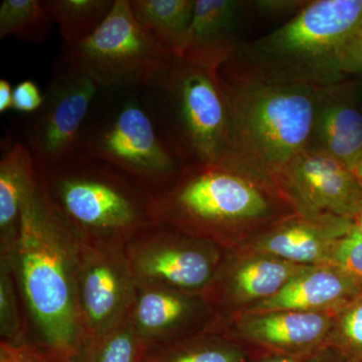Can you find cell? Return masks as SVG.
<instances>
[{"mask_svg": "<svg viewBox=\"0 0 362 362\" xmlns=\"http://www.w3.org/2000/svg\"><path fill=\"white\" fill-rule=\"evenodd\" d=\"M78 240L49 206L40 180L26 195L11 259L25 307L28 341L66 362L86 346L78 310Z\"/></svg>", "mask_w": 362, "mask_h": 362, "instance_id": "6da1fadb", "label": "cell"}, {"mask_svg": "<svg viewBox=\"0 0 362 362\" xmlns=\"http://www.w3.org/2000/svg\"><path fill=\"white\" fill-rule=\"evenodd\" d=\"M292 213V207L270 185L220 164H188L168 187L152 192L154 223L225 250L239 247Z\"/></svg>", "mask_w": 362, "mask_h": 362, "instance_id": "7a4b0ae2", "label": "cell"}, {"mask_svg": "<svg viewBox=\"0 0 362 362\" xmlns=\"http://www.w3.org/2000/svg\"><path fill=\"white\" fill-rule=\"evenodd\" d=\"M230 121L228 166L270 185L310 146L324 88L262 82L218 71Z\"/></svg>", "mask_w": 362, "mask_h": 362, "instance_id": "3957f363", "label": "cell"}, {"mask_svg": "<svg viewBox=\"0 0 362 362\" xmlns=\"http://www.w3.org/2000/svg\"><path fill=\"white\" fill-rule=\"evenodd\" d=\"M362 25V0H311L287 23L242 45L225 70L262 82L337 85L345 47Z\"/></svg>", "mask_w": 362, "mask_h": 362, "instance_id": "277c9868", "label": "cell"}, {"mask_svg": "<svg viewBox=\"0 0 362 362\" xmlns=\"http://www.w3.org/2000/svg\"><path fill=\"white\" fill-rule=\"evenodd\" d=\"M37 168L45 199L80 242L124 247L154 223L152 192L108 162L74 153Z\"/></svg>", "mask_w": 362, "mask_h": 362, "instance_id": "5b68a950", "label": "cell"}, {"mask_svg": "<svg viewBox=\"0 0 362 362\" xmlns=\"http://www.w3.org/2000/svg\"><path fill=\"white\" fill-rule=\"evenodd\" d=\"M143 104L181 165H228L230 121L216 71L169 57L140 88Z\"/></svg>", "mask_w": 362, "mask_h": 362, "instance_id": "8992f818", "label": "cell"}, {"mask_svg": "<svg viewBox=\"0 0 362 362\" xmlns=\"http://www.w3.org/2000/svg\"><path fill=\"white\" fill-rule=\"evenodd\" d=\"M75 153L108 162L151 192L168 187L182 168L145 108L140 88L100 90Z\"/></svg>", "mask_w": 362, "mask_h": 362, "instance_id": "52a82bcc", "label": "cell"}, {"mask_svg": "<svg viewBox=\"0 0 362 362\" xmlns=\"http://www.w3.org/2000/svg\"><path fill=\"white\" fill-rule=\"evenodd\" d=\"M62 54L100 90L141 88L171 57L138 25L129 0H115L96 32Z\"/></svg>", "mask_w": 362, "mask_h": 362, "instance_id": "ba28073f", "label": "cell"}, {"mask_svg": "<svg viewBox=\"0 0 362 362\" xmlns=\"http://www.w3.org/2000/svg\"><path fill=\"white\" fill-rule=\"evenodd\" d=\"M136 284L161 286L202 294L226 250L164 223L135 233L123 247Z\"/></svg>", "mask_w": 362, "mask_h": 362, "instance_id": "9c48e42d", "label": "cell"}, {"mask_svg": "<svg viewBox=\"0 0 362 362\" xmlns=\"http://www.w3.org/2000/svg\"><path fill=\"white\" fill-rule=\"evenodd\" d=\"M99 87L61 54L52 69L42 107L26 123V146L40 168L75 153Z\"/></svg>", "mask_w": 362, "mask_h": 362, "instance_id": "30bf717a", "label": "cell"}, {"mask_svg": "<svg viewBox=\"0 0 362 362\" xmlns=\"http://www.w3.org/2000/svg\"><path fill=\"white\" fill-rule=\"evenodd\" d=\"M76 284L87 346L129 315L136 282L123 247L87 244L78 240Z\"/></svg>", "mask_w": 362, "mask_h": 362, "instance_id": "8fae6325", "label": "cell"}, {"mask_svg": "<svg viewBox=\"0 0 362 362\" xmlns=\"http://www.w3.org/2000/svg\"><path fill=\"white\" fill-rule=\"evenodd\" d=\"M275 187L295 213L303 214L352 221L362 202V187L351 169L312 145L283 169Z\"/></svg>", "mask_w": 362, "mask_h": 362, "instance_id": "7c38bea8", "label": "cell"}, {"mask_svg": "<svg viewBox=\"0 0 362 362\" xmlns=\"http://www.w3.org/2000/svg\"><path fill=\"white\" fill-rule=\"evenodd\" d=\"M337 312H242L216 317L207 331L250 349L289 356H310L325 346Z\"/></svg>", "mask_w": 362, "mask_h": 362, "instance_id": "4fadbf2b", "label": "cell"}, {"mask_svg": "<svg viewBox=\"0 0 362 362\" xmlns=\"http://www.w3.org/2000/svg\"><path fill=\"white\" fill-rule=\"evenodd\" d=\"M309 266L250 250H226L216 275L202 293L216 317L240 313L277 294Z\"/></svg>", "mask_w": 362, "mask_h": 362, "instance_id": "5bb4252c", "label": "cell"}, {"mask_svg": "<svg viewBox=\"0 0 362 362\" xmlns=\"http://www.w3.org/2000/svg\"><path fill=\"white\" fill-rule=\"evenodd\" d=\"M129 318L147 350L209 330L216 313L202 294L136 284Z\"/></svg>", "mask_w": 362, "mask_h": 362, "instance_id": "9a60e30c", "label": "cell"}, {"mask_svg": "<svg viewBox=\"0 0 362 362\" xmlns=\"http://www.w3.org/2000/svg\"><path fill=\"white\" fill-rule=\"evenodd\" d=\"M352 225L349 218L332 214L292 213L262 228L237 247L265 252L296 265H329L335 245Z\"/></svg>", "mask_w": 362, "mask_h": 362, "instance_id": "2e32d148", "label": "cell"}, {"mask_svg": "<svg viewBox=\"0 0 362 362\" xmlns=\"http://www.w3.org/2000/svg\"><path fill=\"white\" fill-rule=\"evenodd\" d=\"M245 2L195 0L194 18L178 58L211 71L235 58L240 47L239 32Z\"/></svg>", "mask_w": 362, "mask_h": 362, "instance_id": "e0dca14e", "label": "cell"}, {"mask_svg": "<svg viewBox=\"0 0 362 362\" xmlns=\"http://www.w3.org/2000/svg\"><path fill=\"white\" fill-rule=\"evenodd\" d=\"M361 295V283L338 267L309 266L277 294L243 312H338Z\"/></svg>", "mask_w": 362, "mask_h": 362, "instance_id": "ac0fdd59", "label": "cell"}, {"mask_svg": "<svg viewBox=\"0 0 362 362\" xmlns=\"http://www.w3.org/2000/svg\"><path fill=\"white\" fill-rule=\"evenodd\" d=\"M312 146L354 168L362 154V114L338 84L326 87L317 104Z\"/></svg>", "mask_w": 362, "mask_h": 362, "instance_id": "d6986e66", "label": "cell"}, {"mask_svg": "<svg viewBox=\"0 0 362 362\" xmlns=\"http://www.w3.org/2000/svg\"><path fill=\"white\" fill-rule=\"evenodd\" d=\"M37 178V162L25 143L9 144L0 159V257L13 254L23 204Z\"/></svg>", "mask_w": 362, "mask_h": 362, "instance_id": "ffe728a7", "label": "cell"}, {"mask_svg": "<svg viewBox=\"0 0 362 362\" xmlns=\"http://www.w3.org/2000/svg\"><path fill=\"white\" fill-rule=\"evenodd\" d=\"M143 30L171 57H180L194 18L195 0H129Z\"/></svg>", "mask_w": 362, "mask_h": 362, "instance_id": "44dd1931", "label": "cell"}, {"mask_svg": "<svg viewBox=\"0 0 362 362\" xmlns=\"http://www.w3.org/2000/svg\"><path fill=\"white\" fill-rule=\"evenodd\" d=\"M251 358L250 347L204 331L145 350L141 362H247Z\"/></svg>", "mask_w": 362, "mask_h": 362, "instance_id": "7402d4cb", "label": "cell"}, {"mask_svg": "<svg viewBox=\"0 0 362 362\" xmlns=\"http://www.w3.org/2000/svg\"><path fill=\"white\" fill-rule=\"evenodd\" d=\"M57 25L52 0H4L0 4V39L16 37L40 42Z\"/></svg>", "mask_w": 362, "mask_h": 362, "instance_id": "603a6c76", "label": "cell"}, {"mask_svg": "<svg viewBox=\"0 0 362 362\" xmlns=\"http://www.w3.org/2000/svg\"><path fill=\"white\" fill-rule=\"evenodd\" d=\"M52 4L64 45H75L96 32L115 0H52Z\"/></svg>", "mask_w": 362, "mask_h": 362, "instance_id": "cb8c5ba5", "label": "cell"}, {"mask_svg": "<svg viewBox=\"0 0 362 362\" xmlns=\"http://www.w3.org/2000/svg\"><path fill=\"white\" fill-rule=\"evenodd\" d=\"M28 341L25 307L11 259L0 257V342L20 346Z\"/></svg>", "mask_w": 362, "mask_h": 362, "instance_id": "d4e9b609", "label": "cell"}, {"mask_svg": "<svg viewBox=\"0 0 362 362\" xmlns=\"http://www.w3.org/2000/svg\"><path fill=\"white\" fill-rule=\"evenodd\" d=\"M144 351L128 315L120 325L88 344L81 362H141Z\"/></svg>", "mask_w": 362, "mask_h": 362, "instance_id": "484cf974", "label": "cell"}, {"mask_svg": "<svg viewBox=\"0 0 362 362\" xmlns=\"http://www.w3.org/2000/svg\"><path fill=\"white\" fill-rule=\"evenodd\" d=\"M325 346L345 362H362V295L337 312Z\"/></svg>", "mask_w": 362, "mask_h": 362, "instance_id": "4316f807", "label": "cell"}, {"mask_svg": "<svg viewBox=\"0 0 362 362\" xmlns=\"http://www.w3.org/2000/svg\"><path fill=\"white\" fill-rule=\"evenodd\" d=\"M329 265L346 272L362 285V235L354 225L335 245Z\"/></svg>", "mask_w": 362, "mask_h": 362, "instance_id": "83f0119b", "label": "cell"}, {"mask_svg": "<svg viewBox=\"0 0 362 362\" xmlns=\"http://www.w3.org/2000/svg\"><path fill=\"white\" fill-rule=\"evenodd\" d=\"M0 362H66L49 352L26 343L20 346L0 342Z\"/></svg>", "mask_w": 362, "mask_h": 362, "instance_id": "f1b7e54d", "label": "cell"}, {"mask_svg": "<svg viewBox=\"0 0 362 362\" xmlns=\"http://www.w3.org/2000/svg\"><path fill=\"white\" fill-rule=\"evenodd\" d=\"M45 95L35 83L30 80L23 81L13 88V109L32 115L42 107Z\"/></svg>", "mask_w": 362, "mask_h": 362, "instance_id": "f546056e", "label": "cell"}, {"mask_svg": "<svg viewBox=\"0 0 362 362\" xmlns=\"http://www.w3.org/2000/svg\"><path fill=\"white\" fill-rule=\"evenodd\" d=\"M343 76L362 74V25L345 47L341 59Z\"/></svg>", "mask_w": 362, "mask_h": 362, "instance_id": "4dcf8cb0", "label": "cell"}, {"mask_svg": "<svg viewBox=\"0 0 362 362\" xmlns=\"http://www.w3.org/2000/svg\"><path fill=\"white\" fill-rule=\"evenodd\" d=\"M308 1L302 0H263L255 2L261 13L267 14H284L293 13L295 14L306 6Z\"/></svg>", "mask_w": 362, "mask_h": 362, "instance_id": "1f68e13d", "label": "cell"}, {"mask_svg": "<svg viewBox=\"0 0 362 362\" xmlns=\"http://www.w3.org/2000/svg\"><path fill=\"white\" fill-rule=\"evenodd\" d=\"M303 362H345L341 356L328 346H323L310 354Z\"/></svg>", "mask_w": 362, "mask_h": 362, "instance_id": "d6a6232c", "label": "cell"}, {"mask_svg": "<svg viewBox=\"0 0 362 362\" xmlns=\"http://www.w3.org/2000/svg\"><path fill=\"white\" fill-rule=\"evenodd\" d=\"M13 107V89L6 78L0 80V113H4Z\"/></svg>", "mask_w": 362, "mask_h": 362, "instance_id": "836d02e7", "label": "cell"}, {"mask_svg": "<svg viewBox=\"0 0 362 362\" xmlns=\"http://www.w3.org/2000/svg\"><path fill=\"white\" fill-rule=\"evenodd\" d=\"M309 356H289L282 354H264L247 362H303Z\"/></svg>", "mask_w": 362, "mask_h": 362, "instance_id": "e575fe53", "label": "cell"}, {"mask_svg": "<svg viewBox=\"0 0 362 362\" xmlns=\"http://www.w3.org/2000/svg\"><path fill=\"white\" fill-rule=\"evenodd\" d=\"M351 171L362 187V154L359 156V158L357 159L356 163H354V168H351Z\"/></svg>", "mask_w": 362, "mask_h": 362, "instance_id": "d590c367", "label": "cell"}, {"mask_svg": "<svg viewBox=\"0 0 362 362\" xmlns=\"http://www.w3.org/2000/svg\"><path fill=\"white\" fill-rule=\"evenodd\" d=\"M352 221H354V225L357 228V230L362 235V202Z\"/></svg>", "mask_w": 362, "mask_h": 362, "instance_id": "8d00e7d4", "label": "cell"}]
</instances>
